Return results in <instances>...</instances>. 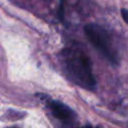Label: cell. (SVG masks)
Segmentation results:
<instances>
[{
	"mask_svg": "<svg viewBox=\"0 0 128 128\" xmlns=\"http://www.w3.org/2000/svg\"><path fill=\"white\" fill-rule=\"evenodd\" d=\"M121 15H122L123 20L128 24V10H127V9H125V8L121 9Z\"/></svg>",
	"mask_w": 128,
	"mask_h": 128,
	"instance_id": "obj_4",
	"label": "cell"
},
{
	"mask_svg": "<svg viewBox=\"0 0 128 128\" xmlns=\"http://www.w3.org/2000/svg\"><path fill=\"white\" fill-rule=\"evenodd\" d=\"M48 107L51 111V113L53 114V116L61 121H71L74 119L75 117V113L74 111L68 107L66 104L57 101V100H50L48 102Z\"/></svg>",
	"mask_w": 128,
	"mask_h": 128,
	"instance_id": "obj_3",
	"label": "cell"
},
{
	"mask_svg": "<svg viewBox=\"0 0 128 128\" xmlns=\"http://www.w3.org/2000/svg\"><path fill=\"white\" fill-rule=\"evenodd\" d=\"M85 34L93 46L110 62L117 64L118 51L115 47L111 34L102 26L98 24H87L84 27Z\"/></svg>",
	"mask_w": 128,
	"mask_h": 128,
	"instance_id": "obj_2",
	"label": "cell"
},
{
	"mask_svg": "<svg viewBox=\"0 0 128 128\" xmlns=\"http://www.w3.org/2000/svg\"><path fill=\"white\" fill-rule=\"evenodd\" d=\"M80 128H96V127H93L91 125H86V126H83V127H80Z\"/></svg>",
	"mask_w": 128,
	"mask_h": 128,
	"instance_id": "obj_5",
	"label": "cell"
},
{
	"mask_svg": "<svg viewBox=\"0 0 128 128\" xmlns=\"http://www.w3.org/2000/svg\"><path fill=\"white\" fill-rule=\"evenodd\" d=\"M64 72L77 85L84 89H93L96 85L90 59L77 49H65L61 55Z\"/></svg>",
	"mask_w": 128,
	"mask_h": 128,
	"instance_id": "obj_1",
	"label": "cell"
},
{
	"mask_svg": "<svg viewBox=\"0 0 128 128\" xmlns=\"http://www.w3.org/2000/svg\"><path fill=\"white\" fill-rule=\"evenodd\" d=\"M9 128H17V127H9Z\"/></svg>",
	"mask_w": 128,
	"mask_h": 128,
	"instance_id": "obj_6",
	"label": "cell"
}]
</instances>
